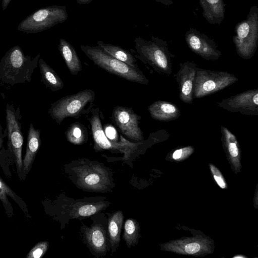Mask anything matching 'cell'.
Segmentation results:
<instances>
[{"instance_id":"obj_5","label":"cell","mask_w":258,"mask_h":258,"mask_svg":"<svg viewBox=\"0 0 258 258\" xmlns=\"http://www.w3.org/2000/svg\"><path fill=\"white\" fill-rule=\"evenodd\" d=\"M233 37L236 52L242 58L248 59L254 55L258 44V8H250L247 18L237 23Z\"/></svg>"},{"instance_id":"obj_2","label":"cell","mask_w":258,"mask_h":258,"mask_svg":"<svg viewBox=\"0 0 258 258\" xmlns=\"http://www.w3.org/2000/svg\"><path fill=\"white\" fill-rule=\"evenodd\" d=\"M85 55L98 67L118 77L142 85L149 84V80L138 67H132L112 57L98 46L81 45Z\"/></svg>"},{"instance_id":"obj_18","label":"cell","mask_w":258,"mask_h":258,"mask_svg":"<svg viewBox=\"0 0 258 258\" xmlns=\"http://www.w3.org/2000/svg\"><path fill=\"white\" fill-rule=\"evenodd\" d=\"M151 116L161 121H169L177 119L180 115L178 107L171 102L156 101L148 107Z\"/></svg>"},{"instance_id":"obj_10","label":"cell","mask_w":258,"mask_h":258,"mask_svg":"<svg viewBox=\"0 0 258 258\" xmlns=\"http://www.w3.org/2000/svg\"><path fill=\"white\" fill-rule=\"evenodd\" d=\"M77 182L84 189L103 191L111 186L106 170L99 164L90 163L76 167Z\"/></svg>"},{"instance_id":"obj_35","label":"cell","mask_w":258,"mask_h":258,"mask_svg":"<svg viewBox=\"0 0 258 258\" xmlns=\"http://www.w3.org/2000/svg\"><path fill=\"white\" fill-rule=\"evenodd\" d=\"M158 2H160L164 5L169 6L173 4L172 0H155Z\"/></svg>"},{"instance_id":"obj_27","label":"cell","mask_w":258,"mask_h":258,"mask_svg":"<svg viewBox=\"0 0 258 258\" xmlns=\"http://www.w3.org/2000/svg\"><path fill=\"white\" fill-rule=\"evenodd\" d=\"M65 135L67 140L74 145H81L88 139L86 127L79 122L71 124L66 131Z\"/></svg>"},{"instance_id":"obj_30","label":"cell","mask_w":258,"mask_h":258,"mask_svg":"<svg viewBox=\"0 0 258 258\" xmlns=\"http://www.w3.org/2000/svg\"><path fill=\"white\" fill-rule=\"evenodd\" d=\"M194 151V148L192 146H186L178 149L172 153L171 158L175 161H182L190 156Z\"/></svg>"},{"instance_id":"obj_20","label":"cell","mask_w":258,"mask_h":258,"mask_svg":"<svg viewBox=\"0 0 258 258\" xmlns=\"http://www.w3.org/2000/svg\"><path fill=\"white\" fill-rule=\"evenodd\" d=\"M8 197L12 199L18 205L25 213L27 218H31L27 206L24 201L6 183L0 176V201L4 206L7 216L11 218L14 215L13 208L9 202Z\"/></svg>"},{"instance_id":"obj_4","label":"cell","mask_w":258,"mask_h":258,"mask_svg":"<svg viewBox=\"0 0 258 258\" xmlns=\"http://www.w3.org/2000/svg\"><path fill=\"white\" fill-rule=\"evenodd\" d=\"M95 98V92L89 89L64 96L51 104L48 114L58 124L67 117L78 118L89 111Z\"/></svg>"},{"instance_id":"obj_6","label":"cell","mask_w":258,"mask_h":258,"mask_svg":"<svg viewBox=\"0 0 258 258\" xmlns=\"http://www.w3.org/2000/svg\"><path fill=\"white\" fill-rule=\"evenodd\" d=\"M68 14L65 6H51L39 9L22 20L17 30L29 34L41 32L64 22Z\"/></svg>"},{"instance_id":"obj_1","label":"cell","mask_w":258,"mask_h":258,"mask_svg":"<svg viewBox=\"0 0 258 258\" xmlns=\"http://www.w3.org/2000/svg\"><path fill=\"white\" fill-rule=\"evenodd\" d=\"M40 56L25 55L18 45L11 47L0 60V82L10 86L30 82Z\"/></svg>"},{"instance_id":"obj_16","label":"cell","mask_w":258,"mask_h":258,"mask_svg":"<svg viewBox=\"0 0 258 258\" xmlns=\"http://www.w3.org/2000/svg\"><path fill=\"white\" fill-rule=\"evenodd\" d=\"M221 141L223 149L234 169L240 171V150L235 136L226 127L221 126Z\"/></svg>"},{"instance_id":"obj_12","label":"cell","mask_w":258,"mask_h":258,"mask_svg":"<svg viewBox=\"0 0 258 258\" xmlns=\"http://www.w3.org/2000/svg\"><path fill=\"white\" fill-rule=\"evenodd\" d=\"M218 107L228 111L258 115V89L245 91L217 102Z\"/></svg>"},{"instance_id":"obj_31","label":"cell","mask_w":258,"mask_h":258,"mask_svg":"<svg viewBox=\"0 0 258 258\" xmlns=\"http://www.w3.org/2000/svg\"><path fill=\"white\" fill-rule=\"evenodd\" d=\"M209 167L213 178L218 186L222 189L226 188L227 184L220 170L212 164H209Z\"/></svg>"},{"instance_id":"obj_25","label":"cell","mask_w":258,"mask_h":258,"mask_svg":"<svg viewBox=\"0 0 258 258\" xmlns=\"http://www.w3.org/2000/svg\"><path fill=\"white\" fill-rule=\"evenodd\" d=\"M97 43V46L115 58L132 67H138L136 59L128 50L117 45L106 43L101 40L98 41Z\"/></svg>"},{"instance_id":"obj_28","label":"cell","mask_w":258,"mask_h":258,"mask_svg":"<svg viewBox=\"0 0 258 258\" xmlns=\"http://www.w3.org/2000/svg\"><path fill=\"white\" fill-rule=\"evenodd\" d=\"M140 226L136 220L128 219L125 221L123 238L128 247L135 246L137 244Z\"/></svg>"},{"instance_id":"obj_3","label":"cell","mask_w":258,"mask_h":258,"mask_svg":"<svg viewBox=\"0 0 258 258\" xmlns=\"http://www.w3.org/2000/svg\"><path fill=\"white\" fill-rule=\"evenodd\" d=\"M151 40L141 37L135 39L136 56L152 67L159 74L170 75L172 73L171 58L166 41L152 36Z\"/></svg>"},{"instance_id":"obj_19","label":"cell","mask_w":258,"mask_h":258,"mask_svg":"<svg viewBox=\"0 0 258 258\" xmlns=\"http://www.w3.org/2000/svg\"><path fill=\"white\" fill-rule=\"evenodd\" d=\"M203 9V14L212 24L219 25L225 17V4L223 0H199Z\"/></svg>"},{"instance_id":"obj_13","label":"cell","mask_w":258,"mask_h":258,"mask_svg":"<svg viewBox=\"0 0 258 258\" xmlns=\"http://www.w3.org/2000/svg\"><path fill=\"white\" fill-rule=\"evenodd\" d=\"M162 249L181 254L202 255L211 252L212 243L207 238L197 235L170 241L163 244Z\"/></svg>"},{"instance_id":"obj_26","label":"cell","mask_w":258,"mask_h":258,"mask_svg":"<svg viewBox=\"0 0 258 258\" xmlns=\"http://www.w3.org/2000/svg\"><path fill=\"white\" fill-rule=\"evenodd\" d=\"M123 221V214L121 211L115 212L109 219L108 231L109 241L113 249L118 245L120 242Z\"/></svg>"},{"instance_id":"obj_33","label":"cell","mask_w":258,"mask_h":258,"mask_svg":"<svg viewBox=\"0 0 258 258\" xmlns=\"http://www.w3.org/2000/svg\"><path fill=\"white\" fill-rule=\"evenodd\" d=\"M11 1L12 0H2V6L3 11H5L7 8Z\"/></svg>"},{"instance_id":"obj_22","label":"cell","mask_w":258,"mask_h":258,"mask_svg":"<svg viewBox=\"0 0 258 258\" xmlns=\"http://www.w3.org/2000/svg\"><path fill=\"white\" fill-rule=\"evenodd\" d=\"M85 236L88 243L96 253L104 254L107 250L106 232L100 225H96L87 228Z\"/></svg>"},{"instance_id":"obj_36","label":"cell","mask_w":258,"mask_h":258,"mask_svg":"<svg viewBox=\"0 0 258 258\" xmlns=\"http://www.w3.org/2000/svg\"><path fill=\"white\" fill-rule=\"evenodd\" d=\"M77 3L80 5H86L91 3L92 0H76Z\"/></svg>"},{"instance_id":"obj_17","label":"cell","mask_w":258,"mask_h":258,"mask_svg":"<svg viewBox=\"0 0 258 258\" xmlns=\"http://www.w3.org/2000/svg\"><path fill=\"white\" fill-rule=\"evenodd\" d=\"M41 131L36 129L32 123L29 126L26 153L23 160V172L24 176L27 174L31 167L36 155L41 145Z\"/></svg>"},{"instance_id":"obj_32","label":"cell","mask_w":258,"mask_h":258,"mask_svg":"<svg viewBox=\"0 0 258 258\" xmlns=\"http://www.w3.org/2000/svg\"><path fill=\"white\" fill-rule=\"evenodd\" d=\"M105 134L109 140L112 142H118L119 141L117 140V134L116 130L112 126H107L105 128ZM123 138L122 137L121 140Z\"/></svg>"},{"instance_id":"obj_34","label":"cell","mask_w":258,"mask_h":258,"mask_svg":"<svg viewBox=\"0 0 258 258\" xmlns=\"http://www.w3.org/2000/svg\"><path fill=\"white\" fill-rule=\"evenodd\" d=\"M4 137V136L3 134L2 127L1 126V122H0V149H1L3 147Z\"/></svg>"},{"instance_id":"obj_24","label":"cell","mask_w":258,"mask_h":258,"mask_svg":"<svg viewBox=\"0 0 258 258\" xmlns=\"http://www.w3.org/2000/svg\"><path fill=\"white\" fill-rule=\"evenodd\" d=\"M108 205L106 201L78 202L72 206L69 214L72 218L88 217L105 209Z\"/></svg>"},{"instance_id":"obj_15","label":"cell","mask_w":258,"mask_h":258,"mask_svg":"<svg viewBox=\"0 0 258 258\" xmlns=\"http://www.w3.org/2000/svg\"><path fill=\"white\" fill-rule=\"evenodd\" d=\"M197 65L187 61L179 63V69L175 76L178 85L180 99L184 103H192L194 81Z\"/></svg>"},{"instance_id":"obj_9","label":"cell","mask_w":258,"mask_h":258,"mask_svg":"<svg viewBox=\"0 0 258 258\" xmlns=\"http://www.w3.org/2000/svg\"><path fill=\"white\" fill-rule=\"evenodd\" d=\"M6 123L8 132V147L14 155L18 175L22 179L23 172V160L22 151L23 145V136L22 132L20 116L13 104L6 105Z\"/></svg>"},{"instance_id":"obj_14","label":"cell","mask_w":258,"mask_h":258,"mask_svg":"<svg viewBox=\"0 0 258 258\" xmlns=\"http://www.w3.org/2000/svg\"><path fill=\"white\" fill-rule=\"evenodd\" d=\"M185 38L189 49L206 60L215 61L222 55L213 39L194 28L186 32Z\"/></svg>"},{"instance_id":"obj_11","label":"cell","mask_w":258,"mask_h":258,"mask_svg":"<svg viewBox=\"0 0 258 258\" xmlns=\"http://www.w3.org/2000/svg\"><path fill=\"white\" fill-rule=\"evenodd\" d=\"M111 118L120 132L128 139L141 142L144 140L140 127V115L128 107L117 106L114 107Z\"/></svg>"},{"instance_id":"obj_23","label":"cell","mask_w":258,"mask_h":258,"mask_svg":"<svg viewBox=\"0 0 258 258\" xmlns=\"http://www.w3.org/2000/svg\"><path fill=\"white\" fill-rule=\"evenodd\" d=\"M38 64L41 75V81L52 92L62 89L64 83L55 71L42 58H39Z\"/></svg>"},{"instance_id":"obj_7","label":"cell","mask_w":258,"mask_h":258,"mask_svg":"<svg viewBox=\"0 0 258 258\" xmlns=\"http://www.w3.org/2000/svg\"><path fill=\"white\" fill-rule=\"evenodd\" d=\"M238 79L226 71H215L197 68L193 98H201L218 92L233 84Z\"/></svg>"},{"instance_id":"obj_29","label":"cell","mask_w":258,"mask_h":258,"mask_svg":"<svg viewBox=\"0 0 258 258\" xmlns=\"http://www.w3.org/2000/svg\"><path fill=\"white\" fill-rule=\"evenodd\" d=\"M49 247L48 241H40L27 253V258H40L46 252Z\"/></svg>"},{"instance_id":"obj_21","label":"cell","mask_w":258,"mask_h":258,"mask_svg":"<svg viewBox=\"0 0 258 258\" xmlns=\"http://www.w3.org/2000/svg\"><path fill=\"white\" fill-rule=\"evenodd\" d=\"M58 50L70 73L73 75H78L82 71V66L73 46L64 39L60 38Z\"/></svg>"},{"instance_id":"obj_8","label":"cell","mask_w":258,"mask_h":258,"mask_svg":"<svg viewBox=\"0 0 258 258\" xmlns=\"http://www.w3.org/2000/svg\"><path fill=\"white\" fill-rule=\"evenodd\" d=\"M92 115L88 119L90 122L93 138L94 148L96 151H117L123 154V160H128L141 142L133 143L124 137L118 142H112L105 134L101 121V113L97 107L91 110Z\"/></svg>"}]
</instances>
